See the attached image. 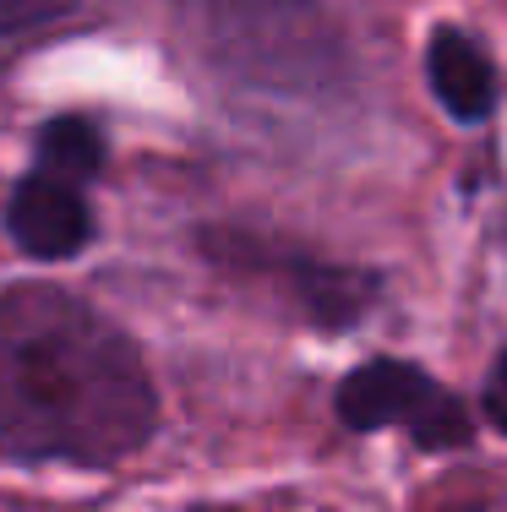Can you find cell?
<instances>
[{"label": "cell", "instance_id": "cell-4", "mask_svg": "<svg viewBox=\"0 0 507 512\" xmlns=\"http://www.w3.org/2000/svg\"><path fill=\"white\" fill-rule=\"evenodd\" d=\"M426 82L442 99L453 120L475 126L497 109V66H491L486 44L464 28H437L426 44Z\"/></svg>", "mask_w": 507, "mask_h": 512}, {"label": "cell", "instance_id": "cell-1", "mask_svg": "<svg viewBox=\"0 0 507 512\" xmlns=\"http://www.w3.org/2000/svg\"><path fill=\"white\" fill-rule=\"evenodd\" d=\"M142 349L82 295L0 289V463L104 469L153 436Z\"/></svg>", "mask_w": 507, "mask_h": 512}, {"label": "cell", "instance_id": "cell-3", "mask_svg": "<svg viewBox=\"0 0 507 512\" xmlns=\"http://www.w3.org/2000/svg\"><path fill=\"white\" fill-rule=\"evenodd\" d=\"M6 235L39 262H66L93 240V207L82 197V186L33 169L6 202Z\"/></svg>", "mask_w": 507, "mask_h": 512}, {"label": "cell", "instance_id": "cell-6", "mask_svg": "<svg viewBox=\"0 0 507 512\" xmlns=\"http://www.w3.org/2000/svg\"><path fill=\"white\" fill-rule=\"evenodd\" d=\"M169 6L186 17V28L197 39L219 44L229 55H246L257 44H268L273 28L295 22L311 0H169Z\"/></svg>", "mask_w": 507, "mask_h": 512}, {"label": "cell", "instance_id": "cell-2", "mask_svg": "<svg viewBox=\"0 0 507 512\" xmlns=\"http://www.w3.org/2000/svg\"><path fill=\"white\" fill-rule=\"evenodd\" d=\"M333 409L349 431H404L426 453H453V447H469V436H475L469 409L458 404L437 376H426L409 360L355 365L338 382Z\"/></svg>", "mask_w": 507, "mask_h": 512}, {"label": "cell", "instance_id": "cell-7", "mask_svg": "<svg viewBox=\"0 0 507 512\" xmlns=\"http://www.w3.org/2000/svg\"><path fill=\"white\" fill-rule=\"evenodd\" d=\"M33 169L60 175V180H71V186L88 191L93 180H99V169H104V131L93 126V120H82V115L44 120L39 148H33Z\"/></svg>", "mask_w": 507, "mask_h": 512}, {"label": "cell", "instance_id": "cell-9", "mask_svg": "<svg viewBox=\"0 0 507 512\" xmlns=\"http://www.w3.org/2000/svg\"><path fill=\"white\" fill-rule=\"evenodd\" d=\"M486 420L507 436V355L497 360V371H491V382H486Z\"/></svg>", "mask_w": 507, "mask_h": 512}, {"label": "cell", "instance_id": "cell-5", "mask_svg": "<svg viewBox=\"0 0 507 512\" xmlns=\"http://www.w3.org/2000/svg\"><path fill=\"white\" fill-rule=\"evenodd\" d=\"M246 251V246H235ZM251 267H268V273H284L289 278V300L311 316L317 327H349L360 322L371 306V278L355 273V267H328V262H311V256H273V251H246Z\"/></svg>", "mask_w": 507, "mask_h": 512}, {"label": "cell", "instance_id": "cell-8", "mask_svg": "<svg viewBox=\"0 0 507 512\" xmlns=\"http://www.w3.org/2000/svg\"><path fill=\"white\" fill-rule=\"evenodd\" d=\"M77 0H0V33H28L44 28V22L66 17Z\"/></svg>", "mask_w": 507, "mask_h": 512}]
</instances>
